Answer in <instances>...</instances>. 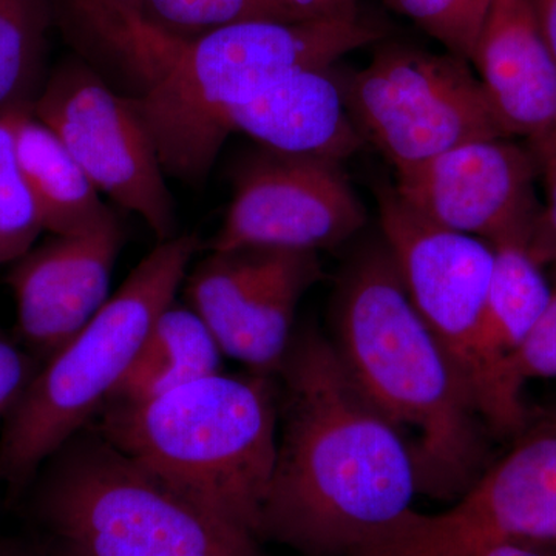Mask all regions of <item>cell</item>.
Listing matches in <instances>:
<instances>
[{
    "instance_id": "1",
    "label": "cell",
    "mask_w": 556,
    "mask_h": 556,
    "mask_svg": "<svg viewBox=\"0 0 556 556\" xmlns=\"http://www.w3.org/2000/svg\"><path fill=\"white\" fill-rule=\"evenodd\" d=\"M56 21L86 36L131 84L166 175L203 185L230 135V113L300 70L331 67L379 42L376 25L350 21H251L174 38L119 0H54Z\"/></svg>"
},
{
    "instance_id": "2",
    "label": "cell",
    "mask_w": 556,
    "mask_h": 556,
    "mask_svg": "<svg viewBox=\"0 0 556 556\" xmlns=\"http://www.w3.org/2000/svg\"><path fill=\"white\" fill-rule=\"evenodd\" d=\"M276 378L277 457L260 540L351 555L413 508L412 448L317 329L294 334Z\"/></svg>"
},
{
    "instance_id": "3",
    "label": "cell",
    "mask_w": 556,
    "mask_h": 556,
    "mask_svg": "<svg viewBox=\"0 0 556 556\" xmlns=\"http://www.w3.org/2000/svg\"><path fill=\"white\" fill-rule=\"evenodd\" d=\"M332 346L391 426L413 433L417 492L456 501L484 473V420L408 298L387 244L362 249L340 277Z\"/></svg>"
},
{
    "instance_id": "4",
    "label": "cell",
    "mask_w": 556,
    "mask_h": 556,
    "mask_svg": "<svg viewBox=\"0 0 556 556\" xmlns=\"http://www.w3.org/2000/svg\"><path fill=\"white\" fill-rule=\"evenodd\" d=\"M182 495L260 540L278 439L276 376L223 372L90 424Z\"/></svg>"
},
{
    "instance_id": "5",
    "label": "cell",
    "mask_w": 556,
    "mask_h": 556,
    "mask_svg": "<svg viewBox=\"0 0 556 556\" xmlns=\"http://www.w3.org/2000/svg\"><path fill=\"white\" fill-rule=\"evenodd\" d=\"M30 486L47 556H263L257 538L182 495L91 426L53 453Z\"/></svg>"
},
{
    "instance_id": "6",
    "label": "cell",
    "mask_w": 556,
    "mask_h": 556,
    "mask_svg": "<svg viewBox=\"0 0 556 556\" xmlns=\"http://www.w3.org/2000/svg\"><path fill=\"white\" fill-rule=\"evenodd\" d=\"M200 249L193 233L161 241L75 338L40 365L3 417L0 486L20 495L53 453L89 427L139 346L185 283Z\"/></svg>"
},
{
    "instance_id": "7",
    "label": "cell",
    "mask_w": 556,
    "mask_h": 556,
    "mask_svg": "<svg viewBox=\"0 0 556 556\" xmlns=\"http://www.w3.org/2000/svg\"><path fill=\"white\" fill-rule=\"evenodd\" d=\"M348 109L396 174L478 139L510 138L470 62L391 43L343 78Z\"/></svg>"
},
{
    "instance_id": "8",
    "label": "cell",
    "mask_w": 556,
    "mask_h": 556,
    "mask_svg": "<svg viewBox=\"0 0 556 556\" xmlns=\"http://www.w3.org/2000/svg\"><path fill=\"white\" fill-rule=\"evenodd\" d=\"M376 200L383 243L409 300L447 354L486 428L506 437L482 353V317L495 251L485 241L417 214L387 182L376 188Z\"/></svg>"
},
{
    "instance_id": "9",
    "label": "cell",
    "mask_w": 556,
    "mask_h": 556,
    "mask_svg": "<svg viewBox=\"0 0 556 556\" xmlns=\"http://www.w3.org/2000/svg\"><path fill=\"white\" fill-rule=\"evenodd\" d=\"M31 110L100 193L137 214L159 243L178 236L155 142L127 97L97 70L78 58L62 62L43 80Z\"/></svg>"
},
{
    "instance_id": "10",
    "label": "cell",
    "mask_w": 556,
    "mask_h": 556,
    "mask_svg": "<svg viewBox=\"0 0 556 556\" xmlns=\"http://www.w3.org/2000/svg\"><path fill=\"white\" fill-rule=\"evenodd\" d=\"M365 223L367 211L340 163L263 149L236 170L228 214L208 249L318 254L345 243Z\"/></svg>"
},
{
    "instance_id": "11",
    "label": "cell",
    "mask_w": 556,
    "mask_h": 556,
    "mask_svg": "<svg viewBox=\"0 0 556 556\" xmlns=\"http://www.w3.org/2000/svg\"><path fill=\"white\" fill-rule=\"evenodd\" d=\"M538 172L532 152L510 138L478 139L397 174L394 189L434 225L530 254L544 211Z\"/></svg>"
},
{
    "instance_id": "12",
    "label": "cell",
    "mask_w": 556,
    "mask_h": 556,
    "mask_svg": "<svg viewBox=\"0 0 556 556\" xmlns=\"http://www.w3.org/2000/svg\"><path fill=\"white\" fill-rule=\"evenodd\" d=\"M124 244L121 223L76 236H53L11 266L17 331L47 361L97 316L110 299Z\"/></svg>"
},
{
    "instance_id": "13",
    "label": "cell",
    "mask_w": 556,
    "mask_h": 556,
    "mask_svg": "<svg viewBox=\"0 0 556 556\" xmlns=\"http://www.w3.org/2000/svg\"><path fill=\"white\" fill-rule=\"evenodd\" d=\"M471 64L508 137L535 139L556 121V62L533 0H492Z\"/></svg>"
},
{
    "instance_id": "14",
    "label": "cell",
    "mask_w": 556,
    "mask_h": 556,
    "mask_svg": "<svg viewBox=\"0 0 556 556\" xmlns=\"http://www.w3.org/2000/svg\"><path fill=\"white\" fill-rule=\"evenodd\" d=\"M229 129L270 152L336 163L365 142L348 109L342 76L332 65L277 80L230 113Z\"/></svg>"
},
{
    "instance_id": "15",
    "label": "cell",
    "mask_w": 556,
    "mask_h": 556,
    "mask_svg": "<svg viewBox=\"0 0 556 556\" xmlns=\"http://www.w3.org/2000/svg\"><path fill=\"white\" fill-rule=\"evenodd\" d=\"M492 278L482 317V353L503 412L506 437L529 426L522 390L510 376V361L551 298V287L541 265L526 249H493Z\"/></svg>"
},
{
    "instance_id": "16",
    "label": "cell",
    "mask_w": 556,
    "mask_h": 556,
    "mask_svg": "<svg viewBox=\"0 0 556 556\" xmlns=\"http://www.w3.org/2000/svg\"><path fill=\"white\" fill-rule=\"evenodd\" d=\"M14 149L43 230L76 236L119 222L61 139L36 118L31 108L17 113Z\"/></svg>"
},
{
    "instance_id": "17",
    "label": "cell",
    "mask_w": 556,
    "mask_h": 556,
    "mask_svg": "<svg viewBox=\"0 0 556 556\" xmlns=\"http://www.w3.org/2000/svg\"><path fill=\"white\" fill-rule=\"evenodd\" d=\"M223 356L217 338L199 314L172 302L153 321L108 404H141L217 375Z\"/></svg>"
},
{
    "instance_id": "18",
    "label": "cell",
    "mask_w": 556,
    "mask_h": 556,
    "mask_svg": "<svg viewBox=\"0 0 556 556\" xmlns=\"http://www.w3.org/2000/svg\"><path fill=\"white\" fill-rule=\"evenodd\" d=\"M320 276L317 252L285 251L273 276L249 300L223 340L225 356L251 371L276 376L294 338L299 302Z\"/></svg>"
},
{
    "instance_id": "19",
    "label": "cell",
    "mask_w": 556,
    "mask_h": 556,
    "mask_svg": "<svg viewBox=\"0 0 556 556\" xmlns=\"http://www.w3.org/2000/svg\"><path fill=\"white\" fill-rule=\"evenodd\" d=\"M285 249L244 248L211 251L186 276L190 308L214 332L219 346L249 300L273 276Z\"/></svg>"
},
{
    "instance_id": "20",
    "label": "cell",
    "mask_w": 556,
    "mask_h": 556,
    "mask_svg": "<svg viewBox=\"0 0 556 556\" xmlns=\"http://www.w3.org/2000/svg\"><path fill=\"white\" fill-rule=\"evenodd\" d=\"M54 22L53 0H0V113L33 108Z\"/></svg>"
},
{
    "instance_id": "21",
    "label": "cell",
    "mask_w": 556,
    "mask_h": 556,
    "mask_svg": "<svg viewBox=\"0 0 556 556\" xmlns=\"http://www.w3.org/2000/svg\"><path fill=\"white\" fill-rule=\"evenodd\" d=\"M142 20L174 38L206 33L251 21H299L280 0H141Z\"/></svg>"
},
{
    "instance_id": "22",
    "label": "cell",
    "mask_w": 556,
    "mask_h": 556,
    "mask_svg": "<svg viewBox=\"0 0 556 556\" xmlns=\"http://www.w3.org/2000/svg\"><path fill=\"white\" fill-rule=\"evenodd\" d=\"M22 109L27 108L0 113V266L27 254L43 230L14 149V123Z\"/></svg>"
},
{
    "instance_id": "23",
    "label": "cell",
    "mask_w": 556,
    "mask_h": 556,
    "mask_svg": "<svg viewBox=\"0 0 556 556\" xmlns=\"http://www.w3.org/2000/svg\"><path fill=\"white\" fill-rule=\"evenodd\" d=\"M431 38L471 62L492 0H387Z\"/></svg>"
},
{
    "instance_id": "24",
    "label": "cell",
    "mask_w": 556,
    "mask_h": 556,
    "mask_svg": "<svg viewBox=\"0 0 556 556\" xmlns=\"http://www.w3.org/2000/svg\"><path fill=\"white\" fill-rule=\"evenodd\" d=\"M556 263V258L554 260ZM510 376L521 388L533 378H556V274L551 298L510 361Z\"/></svg>"
},
{
    "instance_id": "25",
    "label": "cell",
    "mask_w": 556,
    "mask_h": 556,
    "mask_svg": "<svg viewBox=\"0 0 556 556\" xmlns=\"http://www.w3.org/2000/svg\"><path fill=\"white\" fill-rule=\"evenodd\" d=\"M40 365L0 332V419L9 415Z\"/></svg>"
},
{
    "instance_id": "26",
    "label": "cell",
    "mask_w": 556,
    "mask_h": 556,
    "mask_svg": "<svg viewBox=\"0 0 556 556\" xmlns=\"http://www.w3.org/2000/svg\"><path fill=\"white\" fill-rule=\"evenodd\" d=\"M546 182L547 204L541 215L540 229L533 241L530 255L540 263L554 262L556 258V161L540 166Z\"/></svg>"
},
{
    "instance_id": "27",
    "label": "cell",
    "mask_w": 556,
    "mask_h": 556,
    "mask_svg": "<svg viewBox=\"0 0 556 556\" xmlns=\"http://www.w3.org/2000/svg\"><path fill=\"white\" fill-rule=\"evenodd\" d=\"M299 21H350L358 17V0H280Z\"/></svg>"
},
{
    "instance_id": "28",
    "label": "cell",
    "mask_w": 556,
    "mask_h": 556,
    "mask_svg": "<svg viewBox=\"0 0 556 556\" xmlns=\"http://www.w3.org/2000/svg\"><path fill=\"white\" fill-rule=\"evenodd\" d=\"M533 5H535L541 30L556 62V0H533Z\"/></svg>"
},
{
    "instance_id": "29",
    "label": "cell",
    "mask_w": 556,
    "mask_h": 556,
    "mask_svg": "<svg viewBox=\"0 0 556 556\" xmlns=\"http://www.w3.org/2000/svg\"><path fill=\"white\" fill-rule=\"evenodd\" d=\"M477 556H551L538 543L529 541H504L479 552Z\"/></svg>"
},
{
    "instance_id": "30",
    "label": "cell",
    "mask_w": 556,
    "mask_h": 556,
    "mask_svg": "<svg viewBox=\"0 0 556 556\" xmlns=\"http://www.w3.org/2000/svg\"><path fill=\"white\" fill-rule=\"evenodd\" d=\"M529 146V150L532 152L538 167L556 161V121L554 126H552L546 134L535 139H530Z\"/></svg>"
},
{
    "instance_id": "31",
    "label": "cell",
    "mask_w": 556,
    "mask_h": 556,
    "mask_svg": "<svg viewBox=\"0 0 556 556\" xmlns=\"http://www.w3.org/2000/svg\"><path fill=\"white\" fill-rule=\"evenodd\" d=\"M0 556H46L40 555L38 552H33L30 548L14 546V544H2L0 546Z\"/></svg>"
},
{
    "instance_id": "32",
    "label": "cell",
    "mask_w": 556,
    "mask_h": 556,
    "mask_svg": "<svg viewBox=\"0 0 556 556\" xmlns=\"http://www.w3.org/2000/svg\"><path fill=\"white\" fill-rule=\"evenodd\" d=\"M124 5L130 7L131 10L138 11L141 7V0H119Z\"/></svg>"
}]
</instances>
